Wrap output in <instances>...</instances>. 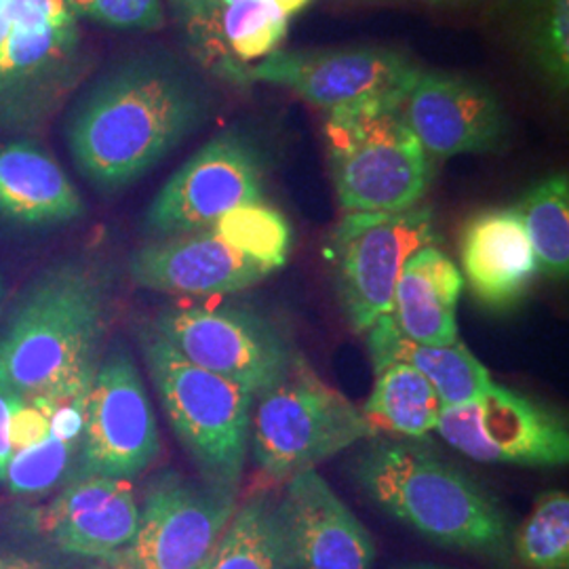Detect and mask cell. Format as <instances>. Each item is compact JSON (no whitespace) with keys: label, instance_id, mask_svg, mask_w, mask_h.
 <instances>
[{"label":"cell","instance_id":"3957f363","mask_svg":"<svg viewBox=\"0 0 569 569\" xmlns=\"http://www.w3.org/2000/svg\"><path fill=\"white\" fill-rule=\"evenodd\" d=\"M357 486L390 517L443 549L507 561L505 507L462 468L407 439H376L352 467Z\"/></svg>","mask_w":569,"mask_h":569},{"label":"cell","instance_id":"ffe728a7","mask_svg":"<svg viewBox=\"0 0 569 569\" xmlns=\"http://www.w3.org/2000/svg\"><path fill=\"white\" fill-rule=\"evenodd\" d=\"M82 216L81 192L51 152L30 140L0 143V222L53 228Z\"/></svg>","mask_w":569,"mask_h":569},{"label":"cell","instance_id":"4fadbf2b","mask_svg":"<svg viewBox=\"0 0 569 569\" xmlns=\"http://www.w3.org/2000/svg\"><path fill=\"white\" fill-rule=\"evenodd\" d=\"M159 453L161 435L140 369L124 348H114L100 361L89 387L81 448L70 479L131 481L152 467Z\"/></svg>","mask_w":569,"mask_h":569},{"label":"cell","instance_id":"836d02e7","mask_svg":"<svg viewBox=\"0 0 569 569\" xmlns=\"http://www.w3.org/2000/svg\"><path fill=\"white\" fill-rule=\"evenodd\" d=\"M0 569H61L41 555L26 550L0 549Z\"/></svg>","mask_w":569,"mask_h":569},{"label":"cell","instance_id":"ba28073f","mask_svg":"<svg viewBox=\"0 0 569 569\" xmlns=\"http://www.w3.org/2000/svg\"><path fill=\"white\" fill-rule=\"evenodd\" d=\"M432 239L435 218L425 204L397 213H346L333 228L327 256L346 323L355 333H366L388 315L401 268Z\"/></svg>","mask_w":569,"mask_h":569},{"label":"cell","instance_id":"e575fe53","mask_svg":"<svg viewBox=\"0 0 569 569\" xmlns=\"http://www.w3.org/2000/svg\"><path fill=\"white\" fill-rule=\"evenodd\" d=\"M272 2L279 7V11H281L283 16L291 18V16H296L298 11H302L310 0H272Z\"/></svg>","mask_w":569,"mask_h":569},{"label":"cell","instance_id":"cb8c5ba5","mask_svg":"<svg viewBox=\"0 0 569 569\" xmlns=\"http://www.w3.org/2000/svg\"><path fill=\"white\" fill-rule=\"evenodd\" d=\"M443 406L427 378L406 363L376 371V385L361 409L373 435L420 439L437 428Z\"/></svg>","mask_w":569,"mask_h":569},{"label":"cell","instance_id":"ac0fdd59","mask_svg":"<svg viewBox=\"0 0 569 569\" xmlns=\"http://www.w3.org/2000/svg\"><path fill=\"white\" fill-rule=\"evenodd\" d=\"M270 272L224 243L211 228L152 239L129 258L133 283L169 296H230L262 283Z\"/></svg>","mask_w":569,"mask_h":569},{"label":"cell","instance_id":"44dd1931","mask_svg":"<svg viewBox=\"0 0 569 569\" xmlns=\"http://www.w3.org/2000/svg\"><path fill=\"white\" fill-rule=\"evenodd\" d=\"M462 284V272L448 253L425 244L401 268L387 317L411 342L456 345V310Z\"/></svg>","mask_w":569,"mask_h":569},{"label":"cell","instance_id":"f1b7e54d","mask_svg":"<svg viewBox=\"0 0 569 569\" xmlns=\"http://www.w3.org/2000/svg\"><path fill=\"white\" fill-rule=\"evenodd\" d=\"M79 448L81 439L49 430L41 443L13 451L2 486L13 496H41L60 488L70 479Z\"/></svg>","mask_w":569,"mask_h":569},{"label":"cell","instance_id":"277c9868","mask_svg":"<svg viewBox=\"0 0 569 569\" xmlns=\"http://www.w3.org/2000/svg\"><path fill=\"white\" fill-rule=\"evenodd\" d=\"M401 106L387 98L327 112V167L346 213H397L427 197L432 161Z\"/></svg>","mask_w":569,"mask_h":569},{"label":"cell","instance_id":"8d00e7d4","mask_svg":"<svg viewBox=\"0 0 569 569\" xmlns=\"http://www.w3.org/2000/svg\"><path fill=\"white\" fill-rule=\"evenodd\" d=\"M4 300H7V284H4V279L0 277V312H2Z\"/></svg>","mask_w":569,"mask_h":569},{"label":"cell","instance_id":"d4e9b609","mask_svg":"<svg viewBox=\"0 0 569 569\" xmlns=\"http://www.w3.org/2000/svg\"><path fill=\"white\" fill-rule=\"evenodd\" d=\"M526 226L538 272L552 281L569 272V178L552 173L533 183L515 204Z\"/></svg>","mask_w":569,"mask_h":569},{"label":"cell","instance_id":"d590c367","mask_svg":"<svg viewBox=\"0 0 569 569\" xmlns=\"http://www.w3.org/2000/svg\"><path fill=\"white\" fill-rule=\"evenodd\" d=\"M425 2L435 4V7H462V4H472L479 0H425Z\"/></svg>","mask_w":569,"mask_h":569},{"label":"cell","instance_id":"83f0119b","mask_svg":"<svg viewBox=\"0 0 569 569\" xmlns=\"http://www.w3.org/2000/svg\"><path fill=\"white\" fill-rule=\"evenodd\" d=\"M512 552L528 569H569V496L552 489L538 498L512 536Z\"/></svg>","mask_w":569,"mask_h":569},{"label":"cell","instance_id":"4dcf8cb0","mask_svg":"<svg viewBox=\"0 0 569 569\" xmlns=\"http://www.w3.org/2000/svg\"><path fill=\"white\" fill-rule=\"evenodd\" d=\"M11 399V446L13 451L41 443L51 430L56 401L51 399Z\"/></svg>","mask_w":569,"mask_h":569},{"label":"cell","instance_id":"d6986e66","mask_svg":"<svg viewBox=\"0 0 569 569\" xmlns=\"http://www.w3.org/2000/svg\"><path fill=\"white\" fill-rule=\"evenodd\" d=\"M460 260L475 300L491 310L519 305L538 274L526 226L515 207L475 213L460 234Z\"/></svg>","mask_w":569,"mask_h":569},{"label":"cell","instance_id":"f546056e","mask_svg":"<svg viewBox=\"0 0 569 569\" xmlns=\"http://www.w3.org/2000/svg\"><path fill=\"white\" fill-rule=\"evenodd\" d=\"M77 20L112 30L154 32L164 26L163 0H66Z\"/></svg>","mask_w":569,"mask_h":569},{"label":"cell","instance_id":"7c38bea8","mask_svg":"<svg viewBox=\"0 0 569 569\" xmlns=\"http://www.w3.org/2000/svg\"><path fill=\"white\" fill-rule=\"evenodd\" d=\"M237 507V491L164 470L146 489L136 538L117 561L131 569H204Z\"/></svg>","mask_w":569,"mask_h":569},{"label":"cell","instance_id":"5bb4252c","mask_svg":"<svg viewBox=\"0 0 569 569\" xmlns=\"http://www.w3.org/2000/svg\"><path fill=\"white\" fill-rule=\"evenodd\" d=\"M418 68L406 53L387 47H338L274 51L244 66L239 84L270 82L291 89L326 112L387 98H406Z\"/></svg>","mask_w":569,"mask_h":569},{"label":"cell","instance_id":"9c48e42d","mask_svg":"<svg viewBox=\"0 0 569 569\" xmlns=\"http://www.w3.org/2000/svg\"><path fill=\"white\" fill-rule=\"evenodd\" d=\"M264 190L262 146L241 127H230L201 146L163 183L143 226L152 239L209 230L228 211L262 203Z\"/></svg>","mask_w":569,"mask_h":569},{"label":"cell","instance_id":"4316f807","mask_svg":"<svg viewBox=\"0 0 569 569\" xmlns=\"http://www.w3.org/2000/svg\"><path fill=\"white\" fill-rule=\"evenodd\" d=\"M211 230L232 249L272 272L287 262L291 249V226L270 204H241L228 211Z\"/></svg>","mask_w":569,"mask_h":569},{"label":"cell","instance_id":"8fae6325","mask_svg":"<svg viewBox=\"0 0 569 569\" xmlns=\"http://www.w3.org/2000/svg\"><path fill=\"white\" fill-rule=\"evenodd\" d=\"M435 430L456 451L483 465L545 468L569 460L566 418L498 382L468 403L443 407Z\"/></svg>","mask_w":569,"mask_h":569},{"label":"cell","instance_id":"f35d334b","mask_svg":"<svg viewBox=\"0 0 569 569\" xmlns=\"http://www.w3.org/2000/svg\"><path fill=\"white\" fill-rule=\"evenodd\" d=\"M114 569H131L129 566H124V563H121V561H117V566H114Z\"/></svg>","mask_w":569,"mask_h":569},{"label":"cell","instance_id":"e0dca14e","mask_svg":"<svg viewBox=\"0 0 569 569\" xmlns=\"http://www.w3.org/2000/svg\"><path fill=\"white\" fill-rule=\"evenodd\" d=\"M138 523L133 486L114 477L70 479L34 517V529L49 545L87 559H117L136 538Z\"/></svg>","mask_w":569,"mask_h":569},{"label":"cell","instance_id":"6da1fadb","mask_svg":"<svg viewBox=\"0 0 569 569\" xmlns=\"http://www.w3.org/2000/svg\"><path fill=\"white\" fill-rule=\"evenodd\" d=\"M216 96L203 74L167 51L114 61L82 89L66 122L79 173L103 194L142 180L204 122Z\"/></svg>","mask_w":569,"mask_h":569},{"label":"cell","instance_id":"5b68a950","mask_svg":"<svg viewBox=\"0 0 569 569\" xmlns=\"http://www.w3.org/2000/svg\"><path fill=\"white\" fill-rule=\"evenodd\" d=\"M87 70L89 51L66 0H0V129L41 127Z\"/></svg>","mask_w":569,"mask_h":569},{"label":"cell","instance_id":"30bf717a","mask_svg":"<svg viewBox=\"0 0 569 569\" xmlns=\"http://www.w3.org/2000/svg\"><path fill=\"white\" fill-rule=\"evenodd\" d=\"M150 327L192 366L253 397L274 385L300 357L279 327L244 308L171 306Z\"/></svg>","mask_w":569,"mask_h":569},{"label":"cell","instance_id":"1f68e13d","mask_svg":"<svg viewBox=\"0 0 569 569\" xmlns=\"http://www.w3.org/2000/svg\"><path fill=\"white\" fill-rule=\"evenodd\" d=\"M222 7V0H169L173 18L180 21L183 28L213 20Z\"/></svg>","mask_w":569,"mask_h":569},{"label":"cell","instance_id":"9a60e30c","mask_svg":"<svg viewBox=\"0 0 569 569\" xmlns=\"http://www.w3.org/2000/svg\"><path fill=\"white\" fill-rule=\"evenodd\" d=\"M403 119L428 157L489 154L509 142L505 103L483 81L448 70H420L403 98Z\"/></svg>","mask_w":569,"mask_h":569},{"label":"cell","instance_id":"7402d4cb","mask_svg":"<svg viewBox=\"0 0 569 569\" xmlns=\"http://www.w3.org/2000/svg\"><path fill=\"white\" fill-rule=\"evenodd\" d=\"M367 350L373 371L406 363L420 371L435 388L443 407L462 406L477 399L493 382L488 367L483 366L465 342L451 346L418 345L407 340L387 315L369 327Z\"/></svg>","mask_w":569,"mask_h":569},{"label":"cell","instance_id":"d6a6232c","mask_svg":"<svg viewBox=\"0 0 569 569\" xmlns=\"http://www.w3.org/2000/svg\"><path fill=\"white\" fill-rule=\"evenodd\" d=\"M11 399L0 392V483L4 481L9 460L13 456V446H11Z\"/></svg>","mask_w":569,"mask_h":569},{"label":"cell","instance_id":"484cf974","mask_svg":"<svg viewBox=\"0 0 569 569\" xmlns=\"http://www.w3.org/2000/svg\"><path fill=\"white\" fill-rule=\"evenodd\" d=\"M204 569H287L279 510L270 496L237 507Z\"/></svg>","mask_w":569,"mask_h":569},{"label":"cell","instance_id":"74e56055","mask_svg":"<svg viewBox=\"0 0 569 569\" xmlns=\"http://www.w3.org/2000/svg\"><path fill=\"white\" fill-rule=\"evenodd\" d=\"M401 569H448V568H437V566H407V568Z\"/></svg>","mask_w":569,"mask_h":569},{"label":"cell","instance_id":"2e32d148","mask_svg":"<svg viewBox=\"0 0 569 569\" xmlns=\"http://www.w3.org/2000/svg\"><path fill=\"white\" fill-rule=\"evenodd\" d=\"M287 569H371L376 542L317 470L289 481L277 502Z\"/></svg>","mask_w":569,"mask_h":569},{"label":"cell","instance_id":"52a82bcc","mask_svg":"<svg viewBox=\"0 0 569 569\" xmlns=\"http://www.w3.org/2000/svg\"><path fill=\"white\" fill-rule=\"evenodd\" d=\"M371 437L361 409L327 385L302 357L253 399L249 449L262 475L274 483L315 470Z\"/></svg>","mask_w":569,"mask_h":569},{"label":"cell","instance_id":"ab89813d","mask_svg":"<svg viewBox=\"0 0 569 569\" xmlns=\"http://www.w3.org/2000/svg\"><path fill=\"white\" fill-rule=\"evenodd\" d=\"M230 2H237V0H222V4H230Z\"/></svg>","mask_w":569,"mask_h":569},{"label":"cell","instance_id":"7a4b0ae2","mask_svg":"<svg viewBox=\"0 0 569 569\" xmlns=\"http://www.w3.org/2000/svg\"><path fill=\"white\" fill-rule=\"evenodd\" d=\"M110 284L87 260H61L26 287L0 327V392L60 401L91 387L108 329Z\"/></svg>","mask_w":569,"mask_h":569},{"label":"cell","instance_id":"603a6c76","mask_svg":"<svg viewBox=\"0 0 569 569\" xmlns=\"http://www.w3.org/2000/svg\"><path fill=\"white\" fill-rule=\"evenodd\" d=\"M496 16L515 53L550 93L569 87V0H498Z\"/></svg>","mask_w":569,"mask_h":569},{"label":"cell","instance_id":"8992f818","mask_svg":"<svg viewBox=\"0 0 569 569\" xmlns=\"http://www.w3.org/2000/svg\"><path fill=\"white\" fill-rule=\"evenodd\" d=\"M140 348L169 425L203 481L237 491L249 453L253 392L192 366L150 326Z\"/></svg>","mask_w":569,"mask_h":569}]
</instances>
